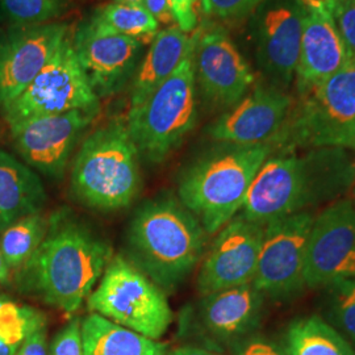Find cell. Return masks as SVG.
I'll use <instances>...</instances> for the list:
<instances>
[{
    "mask_svg": "<svg viewBox=\"0 0 355 355\" xmlns=\"http://www.w3.org/2000/svg\"><path fill=\"white\" fill-rule=\"evenodd\" d=\"M29 334L23 331L0 333V355H16Z\"/></svg>",
    "mask_w": 355,
    "mask_h": 355,
    "instance_id": "37",
    "label": "cell"
},
{
    "mask_svg": "<svg viewBox=\"0 0 355 355\" xmlns=\"http://www.w3.org/2000/svg\"><path fill=\"white\" fill-rule=\"evenodd\" d=\"M283 346L288 355H355L352 343L316 315L292 321Z\"/></svg>",
    "mask_w": 355,
    "mask_h": 355,
    "instance_id": "24",
    "label": "cell"
},
{
    "mask_svg": "<svg viewBox=\"0 0 355 355\" xmlns=\"http://www.w3.org/2000/svg\"><path fill=\"white\" fill-rule=\"evenodd\" d=\"M333 20L345 44L349 64H355V0H341Z\"/></svg>",
    "mask_w": 355,
    "mask_h": 355,
    "instance_id": "32",
    "label": "cell"
},
{
    "mask_svg": "<svg viewBox=\"0 0 355 355\" xmlns=\"http://www.w3.org/2000/svg\"><path fill=\"white\" fill-rule=\"evenodd\" d=\"M92 26L121 36L142 41V44L154 40L159 24L142 4L111 3L99 7L89 19Z\"/></svg>",
    "mask_w": 355,
    "mask_h": 355,
    "instance_id": "25",
    "label": "cell"
},
{
    "mask_svg": "<svg viewBox=\"0 0 355 355\" xmlns=\"http://www.w3.org/2000/svg\"><path fill=\"white\" fill-rule=\"evenodd\" d=\"M85 355H167V345L127 329L98 313L82 320Z\"/></svg>",
    "mask_w": 355,
    "mask_h": 355,
    "instance_id": "23",
    "label": "cell"
},
{
    "mask_svg": "<svg viewBox=\"0 0 355 355\" xmlns=\"http://www.w3.org/2000/svg\"><path fill=\"white\" fill-rule=\"evenodd\" d=\"M255 16L257 60L274 87L286 89L299 60L304 8L296 0H265Z\"/></svg>",
    "mask_w": 355,
    "mask_h": 355,
    "instance_id": "16",
    "label": "cell"
},
{
    "mask_svg": "<svg viewBox=\"0 0 355 355\" xmlns=\"http://www.w3.org/2000/svg\"><path fill=\"white\" fill-rule=\"evenodd\" d=\"M355 279V204L340 199L315 216L306 245L305 287Z\"/></svg>",
    "mask_w": 355,
    "mask_h": 355,
    "instance_id": "11",
    "label": "cell"
},
{
    "mask_svg": "<svg viewBox=\"0 0 355 355\" xmlns=\"http://www.w3.org/2000/svg\"><path fill=\"white\" fill-rule=\"evenodd\" d=\"M112 257V248L101 234L61 208L49 216L44 241L19 268L17 286L71 316L86 303Z\"/></svg>",
    "mask_w": 355,
    "mask_h": 355,
    "instance_id": "1",
    "label": "cell"
},
{
    "mask_svg": "<svg viewBox=\"0 0 355 355\" xmlns=\"http://www.w3.org/2000/svg\"><path fill=\"white\" fill-rule=\"evenodd\" d=\"M49 355H85L80 318H73L54 336L49 346Z\"/></svg>",
    "mask_w": 355,
    "mask_h": 355,
    "instance_id": "31",
    "label": "cell"
},
{
    "mask_svg": "<svg viewBox=\"0 0 355 355\" xmlns=\"http://www.w3.org/2000/svg\"><path fill=\"white\" fill-rule=\"evenodd\" d=\"M315 215L299 212L265 225L254 287L265 297L288 299L305 287V259Z\"/></svg>",
    "mask_w": 355,
    "mask_h": 355,
    "instance_id": "10",
    "label": "cell"
},
{
    "mask_svg": "<svg viewBox=\"0 0 355 355\" xmlns=\"http://www.w3.org/2000/svg\"><path fill=\"white\" fill-rule=\"evenodd\" d=\"M69 26H11L0 31V108L4 110L31 85L48 64Z\"/></svg>",
    "mask_w": 355,
    "mask_h": 355,
    "instance_id": "15",
    "label": "cell"
},
{
    "mask_svg": "<svg viewBox=\"0 0 355 355\" xmlns=\"http://www.w3.org/2000/svg\"><path fill=\"white\" fill-rule=\"evenodd\" d=\"M16 355H49L46 327L29 334L19 347Z\"/></svg>",
    "mask_w": 355,
    "mask_h": 355,
    "instance_id": "35",
    "label": "cell"
},
{
    "mask_svg": "<svg viewBox=\"0 0 355 355\" xmlns=\"http://www.w3.org/2000/svg\"><path fill=\"white\" fill-rule=\"evenodd\" d=\"M142 6L157 20L158 24L170 26L175 23L170 0H144Z\"/></svg>",
    "mask_w": 355,
    "mask_h": 355,
    "instance_id": "36",
    "label": "cell"
},
{
    "mask_svg": "<svg viewBox=\"0 0 355 355\" xmlns=\"http://www.w3.org/2000/svg\"><path fill=\"white\" fill-rule=\"evenodd\" d=\"M217 233L198 274L202 296L253 283L265 227L239 214Z\"/></svg>",
    "mask_w": 355,
    "mask_h": 355,
    "instance_id": "13",
    "label": "cell"
},
{
    "mask_svg": "<svg viewBox=\"0 0 355 355\" xmlns=\"http://www.w3.org/2000/svg\"><path fill=\"white\" fill-rule=\"evenodd\" d=\"M300 95L277 142L292 148H343L355 152V64Z\"/></svg>",
    "mask_w": 355,
    "mask_h": 355,
    "instance_id": "7",
    "label": "cell"
},
{
    "mask_svg": "<svg viewBox=\"0 0 355 355\" xmlns=\"http://www.w3.org/2000/svg\"><path fill=\"white\" fill-rule=\"evenodd\" d=\"M346 150L315 148L302 157L291 150L270 155L254 178L240 215L265 227L343 199L355 186V159Z\"/></svg>",
    "mask_w": 355,
    "mask_h": 355,
    "instance_id": "2",
    "label": "cell"
},
{
    "mask_svg": "<svg viewBox=\"0 0 355 355\" xmlns=\"http://www.w3.org/2000/svg\"><path fill=\"white\" fill-rule=\"evenodd\" d=\"M195 44L196 32L190 36L179 26H168L158 32L132 79L130 107L140 105L170 78L195 49Z\"/></svg>",
    "mask_w": 355,
    "mask_h": 355,
    "instance_id": "21",
    "label": "cell"
},
{
    "mask_svg": "<svg viewBox=\"0 0 355 355\" xmlns=\"http://www.w3.org/2000/svg\"><path fill=\"white\" fill-rule=\"evenodd\" d=\"M0 20H1V16H0Z\"/></svg>",
    "mask_w": 355,
    "mask_h": 355,
    "instance_id": "42",
    "label": "cell"
},
{
    "mask_svg": "<svg viewBox=\"0 0 355 355\" xmlns=\"http://www.w3.org/2000/svg\"><path fill=\"white\" fill-rule=\"evenodd\" d=\"M73 46L89 85L99 98L120 92L140 64L142 44L135 38L110 33L89 23L78 26Z\"/></svg>",
    "mask_w": 355,
    "mask_h": 355,
    "instance_id": "17",
    "label": "cell"
},
{
    "mask_svg": "<svg viewBox=\"0 0 355 355\" xmlns=\"http://www.w3.org/2000/svg\"><path fill=\"white\" fill-rule=\"evenodd\" d=\"M86 304L89 312L157 341L174 320L165 291L120 254L112 257Z\"/></svg>",
    "mask_w": 355,
    "mask_h": 355,
    "instance_id": "8",
    "label": "cell"
},
{
    "mask_svg": "<svg viewBox=\"0 0 355 355\" xmlns=\"http://www.w3.org/2000/svg\"><path fill=\"white\" fill-rule=\"evenodd\" d=\"M291 110V98L282 89L257 86L214 121L208 135L220 144L274 146Z\"/></svg>",
    "mask_w": 355,
    "mask_h": 355,
    "instance_id": "18",
    "label": "cell"
},
{
    "mask_svg": "<svg viewBox=\"0 0 355 355\" xmlns=\"http://www.w3.org/2000/svg\"><path fill=\"white\" fill-rule=\"evenodd\" d=\"M116 3H123V4H142L144 0H114Z\"/></svg>",
    "mask_w": 355,
    "mask_h": 355,
    "instance_id": "41",
    "label": "cell"
},
{
    "mask_svg": "<svg viewBox=\"0 0 355 355\" xmlns=\"http://www.w3.org/2000/svg\"><path fill=\"white\" fill-rule=\"evenodd\" d=\"M167 355H223L209 347L199 345H182L167 352Z\"/></svg>",
    "mask_w": 355,
    "mask_h": 355,
    "instance_id": "39",
    "label": "cell"
},
{
    "mask_svg": "<svg viewBox=\"0 0 355 355\" xmlns=\"http://www.w3.org/2000/svg\"><path fill=\"white\" fill-rule=\"evenodd\" d=\"M44 327H46V318L42 312L0 295V333L32 334Z\"/></svg>",
    "mask_w": 355,
    "mask_h": 355,
    "instance_id": "29",
    "label": "cell"
},
{
    "mask_svg": "<svg viewBox=\"0 0 355 355\" xmlns=\"http://www.w3.org/2000/svg\"><path fill=\"white\" fill-rule=\"evenodd\" d=\"M193 51L149 98L129 110L128 132L141 158L149 164H162L196 125Z\"/></svg>",
    "mask_w": 355,
    "mask_h": 355,
    "instance_id": "6",
    "label": "cell"
},
{
    "mask_svg": "<svg viewBox=\"0 0 355 355\" xmlns=\"http://www.w3.org/2000/svg\"><path fill=\"white\" fill-rule=\"evenodd\" d=\"M306 12L322 13L333 17L341 0H296Z\"/></svg>",
    "mask_w": 355,
    "mask_h": 355,
    "instance_id": "38",
    "label": "cell"
},
{
    "mask_svg": "<svg viewBox=\"0 0 355 355\" xmlns=\"http://www.w3.org/2000/svg\"><path fill=\"white\" fill-rule=\"evenodd\" d=\"M170 3L178 26L186 33L193 32L198 24V15L195 12L198 0H170Z\"/></svg>",
    "mask_w": 355,
    "mask_h": 355,
    "instance_id": "34",
    "label": "cell"
},
{
    "mask_svg": "<svg viewBox=\"0 0 355 355\" xmlns=\"http://www.w3.org/2000/svg\"><path fill=\"white\" fill-rule=\"evenodd\" d=\"M230 349L233 355H288L283 343L257 331L233 343Z\"/></svg>",
    "mask_w": 355,
    "mask_h": 355,
    "instance_id": "33",
    "label": "cell"
},
{
    "mask_svg": "<svg viewBox=\"0 0 355 355\" xmlns=\"http://www.w3.org/2000/svg\"><path fill=\"white\" fill-rule=\"evenodd\" d=\"M140 153L127 123L112 120L82 141L71 167V191L89 208H127L141 189Z\"/></svg>",
    "mask_w": 355,
    "mask_h": 355,
    "instance_id": "5",
    "label": "cell"
},
{
    "mask_svg": "<svg viewBox=\"0 0 355 355\" xmlns=\"http://www.w3.org/2000/svg\"><path fill=\"white\" fill-rule=\"evenodd\" d=\"M11 268L7 265L3 254L0 252V283H4L7 280L10 279V275H11Z\"/></svg>",
    "mask_w": 355,
    "mask_h": 355,
    "instance_id": "40",
    "label": "cell"
},
{
    "mask_svg": "<svg viewBox=\"0 0 355 355\" xmlns=\"http://www.w3.org/2000/svg\"><path fill=\"white\" fill-rule=\"evenodd\" d=\"M272 148L268 144H221L182 173L178 199L208 234H215L240 214L254 178Z\"/></svg>",
    "mask_w": 355,
    "mask_h": 355,
    "instance_id": "4",
    "label": "cell"
},
{
    "mask_svg": "<svg viewBox=\"0 0 355 355\" xmlns=\"http://www.w3.org/2000/svg\"><path fill=\"white\" fill-rule=\"evenodd\" d=\"M49 217L42 214L26 216L0 234V252L11 270L20 268L44 241Z\"/></svg>",
    "mask_w": 355,
    "mask_h": 355,
    "instance_id": "26",
    "label": "cell"
},
{
    "mask_svg": "<svg viewBox=\"0 0 355 355\" xmlns=\"http://www.w3.org/2000/svg\"><path fill=\"white\" fill-rule=\"evenodd\" d=\"M46 203L37 173L0 149V234L26 216L41 214Z\"/></svg>",
    "mask_w": 355,
    "mask_h": 355,
    "instance_id": "22",
    "label": "cell"
},
{
    "mask_svg": "<svg viewBox=\"0 0 355 355\" xmlns=\"http://www.w3.org/2000/svg\"><path fill=\"white\" fill-rule=\"evenodd\" d=\"M99 114L101 111L76 110L13 125L15 150L31 168L44 177L60 180L76 145Z\"/></svg>",
    "mask_w": 355,
    "mask_h": 355,
    "instance_id": "12",
    "label": "cell"
},
{
    "mask_svg": "<svg viewBox=\"0 0 355 355\" xmlns=\"http://www.w3.org/2000/svg\"><path fill=\"white\" fill-rule=\"evenodd\" d=\"M208 233L171 195L142 204L127 230L129 259L164 291L174 292L204 257Z\"/></svg>",
    "mask_w": 355,
    "mask_h": 355,
    "instance_id": "3",
    "label": "cell"
},
{
    "mask_svg": "<svg viewBox=\"0 0 355 355\" xmlns=\"http://www.w3.org/2000/svg\"><path fill=\"white\" fill-rule=\"evenodd\" d=\"M193 67L204 99L216 107L236 105L255 79L249 64L220 26L196 32Z\"/></svg>",
    "mask_w": 355,
    "mask_h": 355,
    "instance_id": "14",
    "label": "cell"
},
{
    "mask_svg": "<svg viewBox=\"0 0 355 355\" xmlns=\"http://www.w3.org/2000/svg\"><path fill=\"white\" fill-rule=\"evenodd\" d=\"M67 0H0L3 15L13 26H42L60 16Z\"/></svg>",
    "mask_w": 355,
    "mask_h": 355,
    "instance_id": "28",
    "label": "cell"
},
{
    "mask_svg": "<svg viewBox=\"0 0 355 355\" xmlns=\"http://www.w3.org/2000/svg\"><path fill=\"white\" fill-rule=\"evenodd\" d=\"M265 0H200L205 16L217 19H242L258 10Z\"/></svg>",
    "mask_w": 355,
    "mask_h": 355,
    "instance_id": "30",
    "label": "cell"
},
{
    "mask_svg": "<svg viewBox=\"0 0 355 355\" xmlns=\"http://www.w3.org/2000/svg\"><path fill=\"white\" fill-rule=\"evenodd\" d=\"M327 318L338 333L355 346V279L345 280L327 288Z\"/></svg>",
    "mask_w": 355,
    "mask_h": 355,
    "instance_id": "27",
    "label": "cell"
},
{
    "mask_svg": "<svg viewBox=\"0 0 355 355\" xmlns=\"http://www.w3.org/2000/svg\"><path fill=\"white\" fill-rule=\"evenodd\" d=\"M354 192H355V186H354Z\"/></svg>",
    "mask_w": 355,
    "mask_h": 355,
    "instance_id": "43",
    "label": "cell"
},
{
    "mask_svg": "<svg viewBox=\"0 0 355 355\" xmlns=\"http://www.w3.org/2000/svg\"><path fill=\"white\" fill-rule=\"evenodd\" d=\"M76 110L101 111V101L82 69L69 33L31 85L1 111L11 128L26 120Z\"/></svg>",
    "mask_w": 355,
    "mask_h": 355,
    "instance_id": "9",
    "label": "cell"
},
{
    "mask_svg": "<svg viewBox=\"0 0 355 355\" xmlns=\"http://www.w3.org/2000/svg\"><path fill=\"white\" fill-rule=\"evenodd\" d=\"M349 64L347 51L333 17L305 12L299 60L297 91L303 94Z\"/></svg>",
    "mask_w": 355,
    "mask_h": 355,
    "instance_id": "20",
    "label": "cell"
},
{
    "mask_svg": "<svg viewBox=\"0 0 355 355\" xmlns=\"http://www.w3.org/2000/svg\"><path fill=\"white\" fill-rule=\"evenodd\" d=\"M265 296L252 283L202 296L198 321L205 336L229 347L257 331Z\"/></svg>",
    "mask_w": 355,
    "mask_h": 355,
    "instance_id": "19",
    "label": "cell"
}]
</instances>
